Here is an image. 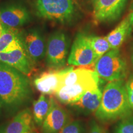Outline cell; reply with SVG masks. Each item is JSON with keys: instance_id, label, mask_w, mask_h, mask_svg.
<instances>
[{"instance_id": "1", "label": "cell", "mask_w": 133, "mask_h": 133, "mask_svg": "<svg viewBox=\"0 0 133 133\" xmlns=\"http://www.w3.org/2000/svg\"><path fill=\"white\" fill-rule=\"evenodd\" d=\"M131 109L125 83L123 79L111 81L105 86L95 115L102 121H114L126 115Z\"/></svg>"}, {"instance_id": "2", "label": "cell", "mask_w": 133, "mask_h": 133, "mask_svg": "<svg viewBox=\"0 0 133 133\" xmlns=\"http://www.w3.org/2000/svg\"><path fill=\"white\" fill-rule=\"evenodd\" d=\"M30 94L27 76L17 70L0 62V98L7 105L23 102Z\"/></svg>"}, {"instance_id": "3", "label": "cell", "mask_w": 133, "mask_h": 133, "mask_svg": "<svg viewBox=\"0 0 133 133\" xmlns=\"http://www.w3.org/2000/svg\"><path fill=\"white\" fill-rule=\"evenodd\" d=\"M83 69L82 74L75 83L61 87L55 92L54 96L60 102L71 105L79 101L87 91L99 88V76L96 71Z\"/></svg>"}, {"instance_id": "4", "label": "cell", "mask_w": 133, "mask_h": 133, "mask_svg": "<svg viewBox=\"0 0 133 133\" xmlns=\"http://www.w3.org/2000/svg\"><path fill=\"white\" fill-rule=\"evenodd\" d=\"M127 70V64L118 49L110 50L95 64V71L99 78L109 82L123 79Z\"/></svg>"}, {"instance_id": "5", "label": "cell", "mask_w": 133, "mask_h": 133, "mask_svg": "<svg viewBox=\"0 0 133 133\" xmlns=\"http://www.w3.org/2000/svg\"><path fill=\"white\" fill-rule=\"evenodd\" d=\"M36 14L61 23H68L74 17L75 8L71 0H36Z\"/></svg>"}, {"instance_id": "6", "label": "cell", "mask_w": 133, "mask_h": 133, "mask_svg": "<svg viewBox=\"0 0 133 133\" xmlns=\"http://www.w3.org/2000/svg\"><path fill=\"white\" fill-rule=\"evenodd\" d=\"M98 60L88 39V36L78 33L76 36L70 53L68 64L95 70V64Z\"/></svg>"}, {"instance_id": "7", "label": "cell", "mask_w": 133, "mask_h": 133, "mask_svg": "<svg viewBox=\"0 0 133 133\" xmlns=\"http://www.w3.org/2000/svg\"><path fill=\"white\" fill-rule=\"evenodd\" d=\"M68 43L65 35L56 31L49 38L46 47V63L49 67L59 69L66 62Z\"/></svg>"}, {"instance_id": "8", "label": "cell", "mask_w": 133, "mask_h": 133, "mask_svg": "<svg viewBox=\"0 0 133 133\" xmlns=\"http://www.w3.org/2000/svg\"><path fill=\"white\" fill-rule=\"evenodd\" d=\"M21 38L26 55L32 62L36 63L45 56L46 49L44 38L37 29L21 32Z\"/></svg>"}, {"instance_id": "9", "label": "cell", "mask_w": 133, "mask_h": 133, "mask_svg": "<svg viewBox=\"0 0 133 133\" xmlns=\"http://www.w3.org/2000/svg\"><path fill=\"white\" fill-rule=\"evenodd\" d=\"M94 17L97 22L117 19L125 6L126 0H92Z\"/></svg>"}, {"instance_id": "10", "label": "cell", "mask_w": 133, "mask_h": 133, "mask_svg": "<svg viewBox=\"0 0 133 133\" xmlns=\"http://www.w3.org/2000/svg\"><path fill=\"white\" fill-rule=\"evenodd\" d=\"M50 108L42 124V133H59L69 123L67 112L52 96H50Z\"/></svg>"}, {"instance_id": "11", "label": "cell", "mask_w": 133, "mask_h": 133, "mask_svg": "<svg viewBox=\"0 0 133 133\" xmlns=\"http://www.w3.org/2000/svg\"><path fill=\"white\" fill-rule=\"evenodd\" d=\"M30 14L23 4L13 3L0 9V21L9 27L17 29L30 21Z\"/></svg>"}, {"instance_id": "12", "label": "cell", "mask_w": 133, "mask_h": 133, "mask_svg": "<svg viewBox=\"0 0 133 133\" xmlns=\"http://www.w3.org/2000/svg\"><path fill=\"white\" fill-rule=\"evenodd\" d=\"M66 68L43 72L34 80L36 89L44 95L54 94L59 87L61 78Z\"/></svg>"}, {"instance_id": "13", "label": "cell", "mask_w": 133, "mask_h": 133, "mask_svg": "<svg viewBox=\"0 0 133 133\" xmlns=\"http://www.w3.org/2000/svg\"><path fill=\"white\" fill-rule=\"evenodd\" d=\"M0 62L12 66L26 76H29L33 71V62L28 57L24 49L0 53Z\"/></svg>"}, {"instance_id": "14", "label": "cell", "mask_w": 133, "mask_h": 133, "mask_svg": "<svg viewBox=\"0 0 133 133\" xmlns=\"http://www.w3.org/2000/svg\"><path fill=\"white\" fill-rule=\"evenodd\" d=\"M133 29V10L106 36L112 49H118Z\"/></svg>"}, {"instance_id": "15", "label": "cell", "mask_w": 133, "mask_h": 133, "mask_svg": "<svg viewBox=\"0 0 133 133\" xmlns=\"http://www.w3.org/2000/svg\"><path fill=\"white\" fill-rule=\"evenodd\" d=\"M102 92L99 87L86 92L81 99L71 105L86 114L95 113L102 101Z\"/></svg>"}, {"instance_id": "16", "label": "cell", "mask_w": 133, "mask_h": 133, "mask_svg": "<svg viewBox=\"0 0 133 133\" xmlns=\"http://www.w3.org/2000/svg\"><path fill=\"white\" fill-rule=\"evenodd\" d=\"M2 25L3 33L0 37V53L24 49L21 38V32L17 29Z\"/></svg>"}, {"instance_id": "17", "label": "cell", "mask_w": 133, "mask_h": 133, "mask_svg": "<svg viewBox=\"0 0 133 133\" xmlns=\"http://www.w3.org/2000/svg\"><path fill=\"white\" fill-rule=\"evenodd\" d=\"M33 116L29 109L18 113L8 124L5 133H25L31 131L33 125Z\"/></svg>"}, {"instance_id": "18", "label": "cell", "mask_w": 133, "mask_h": 133, "mask_svg": "<svg viewBox=\"0 0 133 133\" xmlns=\"http://www.w3.org/2000/svg\"><path fill=\"white\" fill-rule=\"evenodd\" d=\"M50 108V99L41 94L33 104V115L34 121L38 125H42Z\"/></svg>"}, {"instance_id": "19", "label": "cell", "mask_w": 133, "mask_h": 133, "mask_svg": "<svg viewBox=\"0 0 133 133\" xmlns=\"http://www.w3.org/2000/svg\"><path fill=\"white\" fill-rule=\"evenodd\" d=\"M88 39L98 59L111 49L110 45L106 36L102 37V36H88Z\"/></svg>"}, {"instance_id": "20", "label": "cell", "mask_w": 133, "mask_h": 133, "mask_svg": "<svg viewBox=\"0 0 133 133\" xmlns=\"http://www.w3.org/2000/svg\"><path fill=\"white\" fill-rule=\"evenodd\" d=\"M115 133H133V116L126 118L119 122Z\"/></svg>"}, {"instance_id": "21", "label": "cell", "mask_w": 133, "mask_h": 133, "mask_svg": "<svg viewBox=\"0 0 133 133\" xmlns=\"http://www.w3.org/2000/svg\"><path fill=\"white\" fill-rule=\"evenodd\" d=\"M59 133H84V130L80 121L76 120L68 123Z\"/></svg>"}, {"instance_id": "22", "label": "cell", "mask_w": 133, "mask_h": 133, "mask_svg": "<svg viewBox=\"0 0 133 133\" xmlns=\"http://www.w3.org/2000/svg\"><path fill=\"white\" fill-rule=\"evenodd\" d=\"M125 86L129 105L131 109L133 110V75L131 76L127 82L125 83Z\"/></svg>"}, {"instance_id": "23", "label": "cell", "mask_w": 133, "mask_h": 133, "mask_svg": "<svg viewBox=\"0 0 133 133\" xmlns=\"http://www.w3.org/2000/svg\"><path fill=\"white\" fill-rule=\"evenodd\" d=\"M89 133H108L104 128L97 124L96 122L93 121L91 124L90 130Z\"/></svg>"}, {"instance_id": "24", "label": "cell", "mask_w": 133, "mask_h": 133, "mask_svg": "<svg viewBox=\"0 0 133 133\" xmlns=\"http://www.w3.org/2000/svg\"><path fill=\"white\" fill-rule=\"evenodd\" d=\"M131 62H132V65H133V43L132 47H131Z\"/></svg>"}, {"instance_id": "25", "label": "cell", "mask_w": 133, "mask_h": 133, "mask_svg": "<svg viewBox=\"0 0 133 133\" xmlns=\"http://www.w3.org/2000/svg\"><path fill=\"white\" fill-rule=\"evenodd\" d=\"M3 33V25L1 24V21H0V37H1V35Z\"/></svg>"}, {"instance_id": "26", "label": "cell", "mask_w": 133, "mask_h": 133, "mask_svg": "<svg viewBox=\"0 0 133 133\" xmlns=\"http://www.w3.org/2000/svg\"><path fill=\"white\" fill-rule=\"evenodd\" d=\"M1 102H2V101H1V98H0V109H1Z\"/></svg>"}, {"instance_id": "27", "label": "cell", "mask_w": 133, "mask_h": 133, "mask_svg": "<svg viewBox=\"0 0 133 133\" xmlns=\"http://www.w3.org/2000/svg\"><path fill=\"white\" fill-rule=\"evenodd\" d=\"M25 133H33V132H31L30 131V132H25Z\"/></svg>"}, {"instance_id": "28", "label": "cell", "mask_w": 133, "mask_h": 133, "mask_svg": "<svg viewBox=\"0 0 133 133\" xmlns=\"http://www.w3.org/2000/svg\"><path fill=\"white\" fill-rule=\"evenodd\" d=\"M0 133H5L4 131H3V132H0Z\"/></svg>"}]
</instances>
